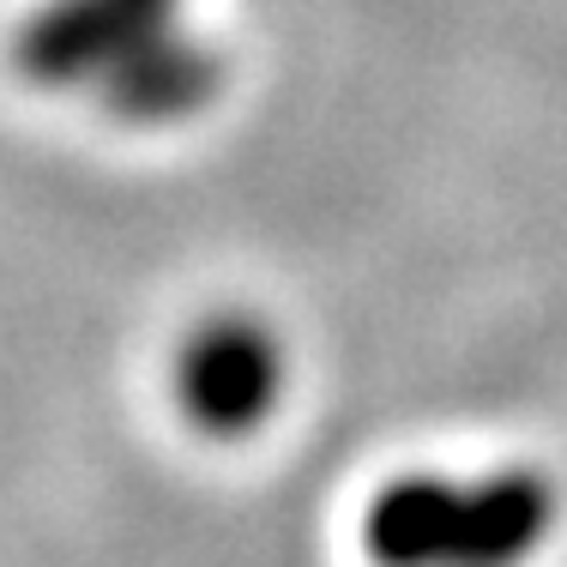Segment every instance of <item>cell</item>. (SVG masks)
Wrapping results in <instances>:
<instances>
[{"instance_id": "obj_1", "label": "cell", "mask_w": 567, "mask_h": 567, "mask_svg": "<svg viewBox=\"0 0 567 567\" xmlns=\"http://www.w3.org/2000/svg\"><path fill=\"white\" fill-rule=\"evenodd\" d=\"M556 519L561 489L544 465L399 471L362 502L357 549L369 567H532Z\"/></svg>"}, {"instance_id": "obj_2", "label": "cell", "mask_w": 567, "mask_h": 567, "mask_svg": "<svg viewBox=\"0 0 567 567\" xmlns=\"http://www.w3.org/2000/svg\"><path fill=\"white\" fill-rule=\"evenodd\" d=\"M182 7L187 0H37L12 31V66L37 91L97 97L127 66L187 31Z\"/></svg>"}, {"instance_id": "obj_4", "label": "cell", "mask_w": 567, "mask_h": 567, "mask_svg": "<svg viewBox=\"0 0 567 567\" xmlns=\"http://www.w3.org/2000/svg\"><path fill=\"white\" fill-rule=\"evenodd\" d=\"M224 91V55L206 37L182 31L175 43H164L157 55H145L140 66L97 91V103L127 127H175V121L212 110V97Z\"/></svg>"}, {"instance_id": "obj_3", "label": "cell", "mask_w": 567, "mask_h": 567, "mask_svg": "<svg viewBox=\"0 0 567 567\" xmlns=\"http://www.w3.org/2000/svg\"><path fill=\"white\" fill-rule=\"evenodd\" d=\"M284 374H290V357H284L278 332L248 308H224L175 344L169 393L199 435L241 441L278 411Z\"/></svg>"}]
</instances>
